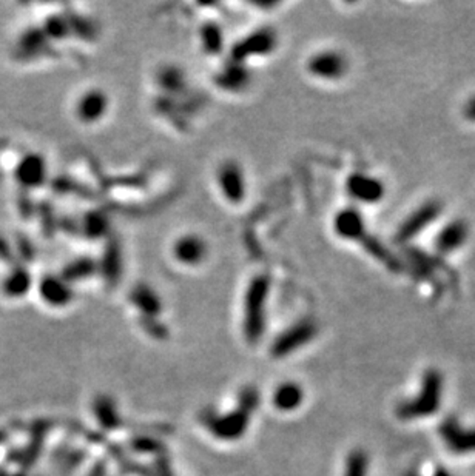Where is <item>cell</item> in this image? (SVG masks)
Instances as JSON below:
<instances>
[{"label": "cell", "instance_id": "cell-1", "mask_svg": "<svg viewBox=\"0 0 475 476\" xmlns=\"http://www.w3.org/2000/svg\"><path fill=\"white\" fill-rule=\"evenodd\" d=\"M443 378L437 369H429L423 376V387L412 401L398 405L397 413L401 420H415L437 413L441 401Z\"/></svg>", "mask_w": 475, "mask_h": 476}, {"label": "cell", "instance_id": "cell-2", "mask_svg": "<svg viewBox=\"0 0 475 476\" xmlns=\"http://www.w3.org/2000/svg\"><path fill=\"white\" fill-rule=\"evenodd\" d=\"M441 212H443L441 202L439 201L424 202V204L415 208V210L401 222L400 227H398V230L395 231V242L401 245L410 242V240L415 239L418 234L426 230L434 220L439 219Z\"/></svg>", "mask_w": 475, "mask_h": 476}, {"label": "cell", "instance_id": "cell-3", "mask_svg": "<svg viewBox=\"0 0 475 476\" xmlns=\"http://www.w3.org/2000/svg\"><path fill=\"white\" fill-rule=\"evenodd\" d=\"M217 182L221 196L230 204L238 205L245 199V173L238 162L225 161L221 163L217 171Z\"/></svg>", "mask_w": 475, "mask_h": 476}, {"label": "cell", "instance_id": "cell-4", "mask_svg": "<svg viewBox=\"0 0 475 476\" xmlns=\"http://www.w3.org/2000/svg\"><path fill=\"white\" fill-rule=\"evenodd\" d=\"M347 69H349V63H347L346 56L340 52H335V49L315 53L307 60L309 74L326 82L343 79Z\"/></svg>", "mask_w": 475, "mask_h": 476}, {"label": "cell", "instance_id": "cell-5", "mask_svg": "<svg viewBox=\"0 0 475 476\" xmlns=\"http://www.w3.org/2000/svg\"><path fill=\"white\" fill-rule=\"evenodd\" d=\"M204 422L210 433L219 440L235 441L239 440L249 427V415L243 410H235L227 415L208 413L204 416Z\"/></svg>", "mask_w": 475, "mask_h": 476}, {"label": "cell", "instance_id": "cell-6", "mask_svg": "<svg viewBox=\"0 0 475 476\" xmlns=\"http://www.w3.org/2000/svg\"><path fill=\"white\" fill-rule=\"evenodd\" d=\"M173 258L175 261L187 267V269H196L207 261L210 249L206 239L199 234L188 233L178 238L173 244Z\"/></svg>", "mask_w": 475, "mask_h": 476}, {"label": "cell", "instance_id": "cell-7", "mask_svg": "<svg viewBox=\"0 0 475 476\" xmlns=\"http://www.w3.org/2000/svg\"><path fill=\"white\" fill-rule=\"evenodd\" d=\"M346 190L353 199L366 205H375L386 196L384 183L378 177L366 173H353L346 182Z\"/></svg>", "mask_w": 475, "mask_h": 476}, {"label": "cell", "instance_id": "cell-8", "mask_svg": "<svg viewBox=\"0 0 475 476\" xmlns=\"http://www.w3.org/2000/svg\"><path fill=\"white\" fill-rule=\"evenodd\" d=\"M110 108V99L104 90L90 88L80 94L76 100V116L87 125L96 124L102 120Z\"/></svg>", "mask_w": 475, "mask_h": 476}, {"label": "cell", "instance_id": "cell-9", "mask_svg": "<svg viewBox=\"0 0 475 476\" xmlns=\"http://www.w3.org/2000/svg\"><path fill=\"white\" fill-rule=\"evenodd\" d=\"M333 230L338 238L349 240V242H360L367 234L366 219L357 208H343L333 218Z\"/></svg>", "mask_w": 475, "mask_h": 476}, {"label": "cell", "instance_id": "cell-10", "mask_svg": "<svg viewBox=\"0 0 475 476\" xmlns=\"http://www.w3.org/2000/svg\"><path fill=\"white\" fill-rule=\"evenodd\" d=\"M470 224L465 219H452L435 238V250L440 255H451L460 250L470 239Z\"/></svg>", "mask_w": 475, "mask_h": 476}, {"label": "cell", "instance_id": "cell-11", "mask_svg": "<svg viewBox=\"0 0 475 476\" xmlns=\"http://www.w3.org/2000/svg\"><path fill=\"white\" fill-rule=\"evenodd\" d=\"M315 335L316 327L313 322L304 321L296 324L295 327L287 330L286 333L276 339L274 348H272V353H274L276 358L286 356V354L295 352L296 348L307 344L309 341H312L315 338Z\"/></svg>", "mask_w": 475, "mask_h": 476}, {"label": "cell", "instance_id": "cell-12", "mask_svg": "<svg viewBox=\"0 0 475 476\" xmlns=\"http://www.w3.org/2000/svg\"><path fill=\"white\" fill-rule=\"evenodd\" d=\"M440 435L446 446L455 453L475 452V429H463L454 418H448L440 425Z\"/></svg>", "mask_w": 475, "mask_h": 476}, {"label": "cell", "instance_id": "cell-13", "mask_svg": "<svg viewBox=\"0 0 475 476\" xmlns=\"http://www.w3.org/2000/svg\"><path fill=\"white\" fill-rule=\"evenodd\" d=\"M304 399V392L295 383H286L280 385L274 395V404L281 411H294L300 407Z\"/></svg>", "mask_w": 475, "mask_h": 476}, {"label": "cell", "instance_id": "cell-14", "mask_svg": "<svg viewBox=\"0 0 475 476\" xmlns=\"http://www.w3.org/2000/svg\"><path fill=\"white\" fill-rule=\"evenodd\" d=\"M360 242L363 244V249L369 253L373 259H377L378 262H382L384 267H388L390 271L400 270V262H398V259L392 255V251L382 242V240L377 239L375 236H371V234L367 233Z\"/></svg>", "mask_w": 475, "mask_h": 476}, {"label": "cell", "instance_id": "cell-15", "mask_svg": "<svg viewBox=\"0 0 475 476\" xmlns=\"http://www.w3.org/2000/svg\"><path fill=\"white\" fill-rule=\"evenodd\" d=\"M94 415H96L99 424L107 430L118 429L120 425V416L116 405L107 396H99L94 401Z\"/></svg>", "mask_w": 475, "mask_h": 476}, {"label": "cell", "instance_id": "cell-16", "mask_svg": "<svg viewBox=\"0 0 475 476\" xmlns=\"http://www.w3.org/2000/svg\"><path fill=\"white\" fill-rule=\"evenodd\" d=\"M344 476H367V455L363 450H353L347 456Z\"/></svg>", "mask_w": 475, "mask_h": 476}, {"label": "cell", "instance_id": "cell-17", "mask_svg": "<svg viewBox=\"0 0 475 476\" xmlns=\"http://www.w3.org/2000/svg\"><path fill=\"white\" fill-rule=\"evenodd\" d=\"M259 404V393L253 387H247V389L239 395V410L245 411L247 415L250 411L255 410Z\"/></svg>", "mask_w": 475, "mask_h": 476}, {"label": "cell", "instance_id": "cell-18", "mask_svg": "<svg viewBox=\"0 0 475 476\" xmlns=\"http://www.w3.org/2000/svg\"><path fill=\"white\" fill-rule=\"evenodd\" d=\"M133 447L136 450H141V452H156L157 449H161V444H157L151 440H136L133 442Z\"/></svg>", "mask_w": 475, "mask_h": 476}, {"label": "cell", "instance_id": "cell-19", "mask_svg": "<svg viewBox=\"0 0 475 476\" xmlns=\"http://www.w3.org/2000/svg\"><path fill=\"white\" fill-rule=\"evenodd\" d=\"M463 116L470 120V122H475V94L466 100V104L463 106Z\"/></svg>", "mask_w": 475, "mask_h": 476}, {"label": "cell", "instance_id": "cell-20", "mask_svg": "<svg viewBox=\"0 0 475 476\" xmlns=\"http://www.w3.org/2000/svg\"><path fill=\"white\" fill-rule=\"evenodd\" d=\"M156 476H175L166 458H161L156 464Z\"/></svg>", "mask_w": 475, "mask_h": 476}, {"label": "cell", "instance_id": "cell-21", "mask_svg": "<svg viewBox=\"0 0 475 476\" xmlns=\"http://www.w3.org/2000/svg\"><path fill=\"white\" fill-rule=\"evenodd\" d=\"M408 476H417V475H408ZM432 476H451V475H449V473L445 472V471H441V468H437L435 473H434Z\"/></svg>", "mask_w": 475, "mask_h": 476}]
</instances>
